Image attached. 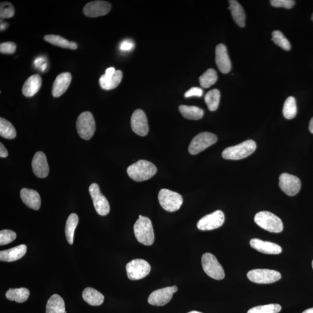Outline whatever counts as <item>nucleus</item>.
<instances>
[{"label": "nucleus", "mask_w": 313, "mask_h": 313, "mask_svg": "<svg viewBox=\"0 0 313 313\" xmlns=\"http://www.w3.org/2000/svg\"><path fill=\"white\" fill-rule=\"evenodd\" d=\"M187 313H203V312L197 311H192L189 312Z\"/></svg>", "instance_id": "obj_51"}, {"label": "nucleus", "mask_w": 313, "mask_h": 313, "mask_svg": "<svg viewBox=\"0 0 313 313\" xmlns=\"http://www.w3.org/2000/svg\"><path fill=\"white\" fill-rule=\"evenodd\" d=\"M279 186L286 195L293 196L299 192L301 181L297 176L284 173L280 176Z\"/></svg>", "instance_id": "obj_14"}, {"label": "nucleus", "mask_w": 313, "mask_h": 313, "mask_svg": "<svg viewBox=\"0 0 313 313\" xmlns=\"http://www.w3.org/2000/svg\"><path fill=\"white\" fill-rule=\"evenodd\" d=\"M134 48V42L130 40H126L121 42L119 49L123 52L130 51Z\"/></svg>", "instance_id": "obj_43"}, {"label": "nucleus", "mask_w": 313, "mask_h": 313, "mask_svg": "<svg viewBox=\"0 0 313 313\" xmlns=\"http://www.w3.org/2000/svg\"><path fill=\"white\" fill-rule=\"evenodd\" d=\"M281 310L280 304H269L251 308L247 313H278Z\"/></svg>", "instance_id": "obj_36"}, {"label": "nucleus", "mask_w": 313, "mask_h": 313, "mask_svg": "<svg viewBox=\"0 0 313 313\" xmlns=\"http://www.w3.org/2000/svg\"><path fill=\"white\" fill-rule=\"evenodd\" d=\"M248 279L257 284H272L281 279V274L276 270L254 269L247 274Z\"/></svg>", "instance_id": "obj_9"}, {"label": "nucleus", "mask_w": 313, "mask_h": 313, "mask_svg": "<svg viewBox=\"0 0 313 313\" xmlns=\"http://www.w3.org/2000/svg\"><path fill=\"white\" fill-rule=\"evenodd\" d=\"M217 141V137L214 134L208 132L200 133L193 139L189 147V152L192 155H196L215 144Z\"/></svg>", "instance_id": "obj_8"}, {"label": "nucleus", "mask_w": 313, "mask_h": 313, "mask_svg": "<svg viewBox=\"0 0 313 313\" xmlns=\"http://www.w3.org/2000/svg\"><path fill=\"white\" fill-rule=\"evenodd\" d=\"M46 41L49 42L53 45L59 46V47L64 48H69L70 46V41L65 38L57 35L49 34L46 35L44 37Z\"/></svg>", "instance_id": "obj_37"}, {"label": "nucleus", "mask_w": 313, "mask_h": 313, "mask_svg": "<svg viewBox=\"0 0 313 313\" xmlns=\"http://www.w3.org/2000/svg\"><path fill=\"white\" fill-rule=\"evenodd\" d=\"M46 313H67L64 299L59 295H52L46 304Z\"/></svg>", "instance_id": "obj_27"}, {"label": "nucleus", "mask_w": 313, "mask_h": 313, "mask_svg": "<svg viewBox=\"0 0 313 313\" xmlns=\"http://www.w3.org/2000/svg\"><path fill=\"white\" fill-rule=\"evenodd\" d=\"M225 215L222 211H216L213 213L204 216L197 223V227L200 230L209 231L218 229L225 222Z\"/></svg>", "instance_id": "obj_12"}, {"label": "nucleus", "mask_w": 313, "mask_h": 313, "mask_svg": "<svg viewBox=\"0 0 313 313\" xmlns=\"http://www.w3.org/2000/svg\"><path fill=\"white\" fill-rule=\"evenodd\" d=\"M17 45L13 42H3L0 45V52L5 54H13L16 51Z\"/></svg>", "instance_id": "obj_41"}, {"label": "nucleus", "mask_w": 313, "mask_h": 313, "mask_svg": "<svg viewBox=\"0 0 313 313\" xmlns=\"http://www.w3.org/2000/svg\"><path fill=\"white\" fill-rule=\"evenodd\" d=\"M9 156V153L5 148V146L1 143L0 144V157L2 158H6Z\"/></svg>", "instance_id": "obj_45"}, {"label": "nucleus", "mask_w": 313, "mask_h": 313, "mask_svg": "<svg viewBox=\"0 0 313 313\" xmlns=\"http://www.w3.org/2000/svg\"><path fill=\"white\" fill-rule=\"evenodd\" d=\"M33 171L35 175L40 178H45L48 175L49 169L45 154L38 152L34 154L32 162Z\"/></svg>", "instance_id": "obj_17"}, {"label": "nucleus", "mask_w": 313, "mask_h": 313, "mask_svg": "<svg viewBox=\"0 0 313 313\" xmlns=\"http://www.w3.org/2000/svg\"><path fill=\"white\" fill-rule=\"evenodd\" d=\"M76 127L80 137L85 140H90L96 130L95 121L90 111H85L80 114L77 119Z\"/></svg>", "instance_id": "obj_5"}, {"label": "nucleus", "mask_w": 313, "mask_h": 313, "mask_svg": "<svg viewBox=\"0 0 313 313\" xmlns=\"http://www.w3.org/2000/svg\"><path fill=\"white\" fill-rule=\"evenodd\" d=\"M116 71L114 68H109L106 69L105 72V75L106 76H112L114 75Z\"/></svg>", "instance_id": "obj_46"}, {"label": "nucleus", "mask_w": 313, "mask_h": 313, "mask_svg": "<svg viewBox=\"0 0 313 313\" xmlns=\"http://www.w3.org/2000/svg\"><path fill=\"white\" fill-rule=\"evenodd\" d=\"M122 79V72L116 71L114 75L112 76H106L105 75L100 77L99 84L100 87L104 90H111L117 87Z\"/></svg>", "instance_id": "obj_24"}, {"label": "nucleus", "mask_w": 313, "mask_h": 313, "mask_svg": "<svg viewBox=\"0 0 313 313\" xmlns=\"http://www.w3.org/2000/svg\"><path fill=\"white\" fill-rule=\"evenodd\" d=\"M79 216L76 214L69 215L66 224L65 234L69 244L72 245L74 240L75 231L79 223Z\"/></svg>", "instance_id": "obj_30"}, {"label": "nucleus", "mask_w": 313, "mask_h": 313, "mask_svg": "<svg viewBox=\"0 0 313 313\" xmlns=\"http://www.w3.org/2000/svg\"><path fill=\"white\" fill-rule=\"evenodd\" d=\"M0 135L8 139H13L17 136V131L14 126L2 117L0 118Z\"/></svg>", "instance_id": "obj_31"}, {"label": "nucleus", "mask_w": 313, "mask_h": 313, "mask_svg": "<svg viewBox=\"0 0 313 313\" xmlns=\"http://www.w3.org/2000/svg\"><path fill=\"white\" fill-rule=\"evenodd\" d=\"M7 23H1V30H5L7 28Z\"/></svg>", "instance_id": "obj_49"}, {"label": "nucleus", "mask_w": 313, "mask_h": 313, "mask_svg": "<svg viewBox=\"0 0 313 313\" xmlns=\"http://www.w3.org/2000/svg\"><path fill=\"white\" fill-rule=\"evenodd\" d=\"M42 79L40 75H34L29 77L23 85L22 93L26 97H32L41 87Z\"/></svg>", "instance_id": "obj_22"}, {"label": "nucleus", "mask_w": 313, "mask_h": 313, "mask_svg": "<svg viewBox=\"0 0 313 313\" xmlns=\"http://www.w3.org/2000/svg\"><path fill=\"white\" fill-rule=\"evenodd\" d=\"M203 95V90L202 88L199 87H193L190 90L185 93V98H191L193 96H197V97H202Z\"/></svg>", "instance_id": "obj_42"}, {"label": "nucleus", "mask_w": 313, "mask_h": 313, "mask_svg": "<svg viewBox=\"0 0 313 313\" xmlns=\"http://www.w3.org/2000/svg\"><path fill=\"white\" fill-rule=\"evenodd\" d=\"M229 9L234 21L241 28L245 26L246 15L242 6L235 0L229 1Z\"/></svg>", "instance_id": "obj_25"}, {"label": "nucleus", "mask_w": 313, "mask_h": 313, "mask_svg": "<svg viewBox=\"0 0 313 313\" xmlns=\"http://www.w3.org/2000/svg\"><path fill=\"white\" fill-rule=\"evenodd\" d=\"M46 63L44 57H38L34 60V65L37 68H40L42 65Z\"/></svg>", "instance_id": "obj_44"}, {"label": "nucleus", "mask_w": 313, "mask_h": 313, "mask_svg": "<svg viewBox=\"0 0 313 313\" xmlns=\"http://www.w3.org/2000/svg\"><path fill=\"white\" fill-rule=\"evenodd\" d=\"M283 115L285 118L291 119L295 117L297 114V106L296 100L293 96H289L284 104Z\"/></svg>", "instance_id": "obj_34"}, {"label": "nucleus", "mask_w": 313, "mask_h": 313, "mask_svg": "<svg viewBox=\"0 0 313 313\" xmlns=\"http://www.w3.org/2000/svg\"><path fill=\"white\" fill-rule=\"evenodd\" d=\"M249 243L252 248L262 253L277 255L282 253L281 247L275 243L263 241L258 238L251 239Z\"/></svg>", "instance_id": "obj_20"}, {"label": "nucleus", "mask_w": 313, "mask_h": 313, "mask_svg": "<svg viewBox=\"0 0 313 313\" xmlns=\"http://www.w3.org/2000/svg\"><path fill=\"white\" fill-rule=\"evenodd\" d=\"M215 55L216 64L220 72L223 74L229 73L231 69V64L226 46L223 44H219L216 46Z\"/></svg>", "instance_id": "obj_18"}, {"label": "nucleus", "mask_w": 313, "mask_h": 313, "mask_svg": "<svg viewBox=\"0 0 313 313\" xmlns=\"http://www.w3.org/2000/svg\"><path fill=\"white\" fill-rule=\"evenodd\" d=\"M111 5L104 1H93L87 4L83 9V13L87 17L96 18L109 13Z\"/></svg>", "instance_id": "obj_16"}, {"label": "nucleus", "mask_w": 313, "mask_h": 313, "mask_svg": "<svg viewBox=\"0 0 313 313\" xmlns=\"http://www.w3.org/2000/svg\"><path fill=\"white\" fill-rule=\"evenodd\" d=\"M179 110L184 118L193 120H198L204 115L203 110L197 106L180 105Z\"/></svg>", "instance_id": "obj_29"}, {"label": "nucleus", "mask_w": 313, "mask_h": 313, "mask_svg": "<svg viewBox=\"0 0 313 313\" xmlns=\"http://www.w3.org/2000/svg\"><path fill=\"white\" fill-rule=\"evenodd\" d=\"M202 262L204 271L209 277L216 280H221L225 278V274L223 267L214 255L204 254Z\"/></svg>", "instance_id": "obj_7"}, {"label": "nucleus", "mask_w": 313, "mask_h": 313, "mask_svg": "<svg viewBox=\"0 0 313 313\" xmlns=\"http://www.w3.org/2000/svg\"><path fill=\"white\" fill-rule=\"evenodd\" d=\"M89 192L92 197L93 204L97 213L101 216L109 214L110 210V205L106 197L100 192L98 184L92 183L89 187Z\"/></svg>", "instance_id": "obj_11"}, {"label": "nucleus", "mask_w": 313, "mask_h": 313, "mask_svg": "<svg viewBox=\"0 0 313 313\" xmlns=\"http://www.w3.org/2000/svg\"><path fill=\"white\" fill-rule=\"evenodd\" d=\"M131 128L135 134L145 137L149 133L148 119L145 112L141 109L135 110L131 119Z\"/></svg>", "instance_id": "obj_15"}, {"label": "nucleus", "mask_w": 313, "mask_h": 313, "mask_svg": "<svg viewBox=\"0 0 313 313\" xmlns=\"http://www.w3.org/2000/svg\"><path fill=\"white\" fill-rule=\"evenodd\" d=\"M83 298L91 306H97L103 303L104 297L97 290L89 287L84 289L83 292Z\"/></svg>", "instance_id": "obj_26"}, {"label": "nucleus", "mask_w": 313, "mask_h": 313, "mask_svg": "<svg viewBox=\"0 0 313 313\" xmlns=\"http://www.w3.org/2000/svg\"><path fill=\"white\" fill-rule=\"evenodd\" d=\"M72 79V75L68 72L58 75L53 84L52 94L53 97L58 98L62 95L69 87Z\"/></svg>", "instance_id": "obj_19"}, {"label": "nucleus", "mask_w": 313, "mask_h": 313, "mask_svg": "<svg viewBox=\"0 0 313 313\" xmlns=\"http://www.w3.org/2000/svg\"><path fill=\"white\" fill-rule=\"evenodd\" d=\"M312 269H313V261H312Z\"/></svg>", "instance_id": "obj_52"}, {"label": "nucleus", "mask_w": 313, "mask_h": 313, "mask_svg": "<svg viewBox=\"0 0 313 313\" xmlns=\"http://www.w3.org/2000/svg\"><path fill=\"white\" fill-rule=\"evenodd\" d=\"M217 80V73L213 69H208L199 79L201 86L204 88H210L216 83Z\"/></svg>", "instance_id": "obj_32"}, {"label": "nucleus", "mask_w": 313, "mask_h": 313, "mask_svg": "<svg viewBox=\"0 0 313 313\" xmlns=\"http://www.w3.org/2000/svg\"><path fill=\"white\" fill-rule=\"evenodd\" d=\"M302 313H313V307L307 309V310H304Z\"/></svg>", "instance_id": "obj_50"}, {"label": "nucleus", "mask_w": 313, "mask_h": 313, "mask_svg": "<svg viewBox=\"0 0 313 313\" xmlns=\"http://www.w3.org/2000/svg\"><path fill=\"white\" fill-rule=\"evenodd\" d=\"M308 129L310 132L313 134V117L311 119L310 123H309Z\"/></svg>", "instance_id": "obj_48"}, {"label": "nucleus", "mask_w": 313, "mask_h": 313, "mask_svg": "<svg viewBox=\"0 0 313 313\" xmlns=\"http://www.w3.org/2000/svg\"><path fill=\"white\" fill-rule=\"evenodd\" d=\"M220 98V93L218 90L214 89L207 92L205 96V101L208 109L211 111H215L219 106Z\"/></svg>", "instance_id": "obj_33"}, {"label": "nucleus", "mask_w": 313, "mask_h": 313, "mask_svg": "<svg viewBox=\"0 0 313 313\" xmlns=\"http://www.w3.org/2000/svg\"><path fill=\"white\" fill-rule=\"evenodd\" d=\"M21 197L23 203L29 208L34 210H38L40 208V196L37 191L23 188L21 191Z\"/></svg>", "instance_id": "obj_21"}, {"label": "nucleus", "mask_w": 313, "mask_h": 313, "mask_svg": "<svg viewBox=\"0 0 313 313\" xmlns=\"http://www.w3.org/2000/svg\"><path fill=\"white\" fill-rule=\"evenodd\" d=\"M157 171L156 166L147 160H139L127 168L128 175L137 181L148 180L152 178Z\"/></svg>", "instance_id": "obj_1"}, {"label": "nucleus", "mask_w": 313, "mask_h": 313, "mask_svg": "<svg viewBox=\"0 0 313 313\" xmlns=\"http://www.w3.org/2000/svg\"><path fill=\"white\" fill-rule=\"evenodd\" d=\"M272 41L285 51H289L291 49L289 41L279 30L274 31L272 33Z\"/></svg>", "instance_id": "obj_35"}, {"label": "nucleus", "mask_w": 313, "mask_h": 313, "mask_svg": "<svg viewBox=\"0 0 313 313\" xmlns=\"http://www.w3.org/2000/svg\"><path fill=\"white\" fill-rule=\"evenodd\" d=\"M158 201L162 208L170 212L179 210L183 202L182 197L179 193L166 189L160 191Z\"/></svg>", "instance_id": "obj_6"}, {"label": "nucleus", "mask_w": 313, "mask_h": 313, "mask_svg": "<svg viewBox=\"0 0 313 313\" xmlns=\"http://www.w3.org/2000/svg\"><path fill=\"white\" fill-rule=\"evenodd\" d=\"M134 234L137 240L147 246L152 245L154 241V233L152 221L148 218L139 215L134 226Z\"/></svg>", "instance_id": "obj_2"}, {"label": "nucleus", "mask_w": 313, "mask_h": 313, "mask_svg": "<svg viewBox=\"0 0 313 313\" xmlns=\"http://www.w3.org/2000/svg\"><path fill=\"white\" fill-rule=\"evenodd\" d=\"M78 47L77 44L74 41H71L70 42L69 49L75 50Z\"/></svg>", "instance_id": "obj_47"}, {"label": "nucleus", "mask_w": 313, "mask_h": 313, "mask_svg": "<svg viewBox=\"0 0 313 313\" xmlns=\"http://www.w3.org/2000/svg\"><path fill=\"white\" fill-rule=\"evenodd\" d=\"M256 149V143L253 140H248L237 145L229 147L223 151L222 155L226 160H241L252 154Z\"/></svg>", "instance_id": "obj_4"}, {"label": "nucleus", "mask_w": 313, "mask_h": 313, "mask_svg": "<svg viewBox=\"0 0 313 313\" xmlns=\"http://www.w3.org/2000/svg\"><path fill=\"white\" fill-rule=\"evenodd\" d=\"M271 5L275 8H284L286 9H291L295 5L293 0H272L270 1Z\"/></svg>", "instance_id": "obj_40"}, {"label": "nucleus", "mask_w": 313, "mask_h": 313, "mask_svg": "<svg viewBox=\"0 0 313 313\" xmlns=\"http://www.w3.org/2000/svg\"><path fill=\"white\" fill-rule=\"evenodd\" d=\"M30 291L26 288L10 289L6 293V297L11 301H15L18 303L25 302L28 299Z\"/></svg>", "instance_id": "obj_28"}, {"label": "nucleus", "mask_w": 313, "mask_h": 313, "mask_svg": "<svg viewBox=\"0 0 313 313\" xmlns=\"http://www.w3.org/2000/svg\"><path fill=\"white\" fill-rule=\"evenodd\" d=\"M126 270L130 280H139L148 275L151 266L148 262L137 259L128 263Z\"/></svg>", "instance_id": "obj_10"}, {"label": "nucleus", "mask_w": 313, "mask_h": 313, "mask_svg": "<svg viewBox=\"0 0 313 313\" xmlns=\"http://www.w3.org/2000/svg\"><path fill=\"white\" fill-rule=\"evenodd\" d=\"M14 7L9 2H3L0 5V17L2 19L11 18L14 16Z\"/></svg>", "instance_id": "obj_38"}, {"label": "nucleus", "mask_w": 313, "mask_h": 313, "mask_svg": "<svg viewBox=\"0 0 313 313\" xmlns=\"http://www.w3.org/2000/svg\"><path fill=\"white\" fill-rule=\"evenodd\" d=\"M255 222L270 233H278L283 230V223L280 218L268 211L258 212L255 216Z\"/></svg>", "instance_id": "obj_3"}, {"label": "nucleus", "mask_w": 313, "mask_h": 313, "mask_svg": "<svg viewBox=\"0 0 313 313\" xmlns=\"http://www.w3.org/2000/svg\"><path fill=\"white\" fill-rule=\"evenodd\" d=\"M17 238L15 232L10 230H3L0 231V245H5L14 241Z\"/></svg>", "instance_id": "obj_39"}, {"label": "nucleus", "mask_w": 313, "mask_h": 313, "mask_svg": "<svg viewBox=\"0 0 313 313\" xmlns=\"http://www.w3.org/2000/svg\"><path fill=\"white\" fill-rule=\"evenodd\" d=\"M177 289L176 286L157 289L151 293L148 302L153 306H164L172 299L173 293H176Z\"/></svg>", "instance_id": "obj_13"}, {"label": "nucleus", "mask_w": 313, "mask_h": 313, "mask_svg": "<svg viewBox=\"0 0 313 313\" xmlns=\"http://www.w3.org/2000/svg\"><path fill=\"white\" fill-rule=\"evenodd\" d=\"M27 252L26 245L22 244L13 248L2 251L0 252V261L11 262L20 260Z\"/></svg>", "instance_id": "obj_23"}, {"label": "nucleus", "mask_w": 313, "mask_h": 313, "mask_svg": "<svg viewBox=\"0 0 313 313\" xmlns=\"http://www.w3.org/2000/svg\"><path fill=\"white\" fill-rule=\"evenodd\" d=\"M312 20L313 21V14L312 15Z\"/></svg>", "instance_id": "obj_53"}]
</instances>
